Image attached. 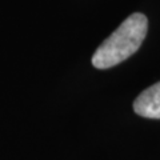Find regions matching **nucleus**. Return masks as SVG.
I'll return each instance as SVG.
<instances>
[{
  "mask_svg": "<svg viewBox=\"0 0 160 160\" xmlns=\"http://www.w3.org/2000/svg\"><path fill=\"white\" fill-rule=\"evenodd\" d=\"M133 111L142 118L160 119V82L144 89L135 99Z\"/></svg>",
  "mask_w": 160,
  "mask_h": 160,
  "instance_id": "nucleus-2",
  "label": "nucleus"
},
{
  "mask_svg": "<svg viewBox=\"0 0 160 160\" xmlns=\"http://www.w3.org/2000/svg\"><path fill=\"white\" fill-rule=\"evenodd\" d=\"M148 31L146 15L132 13L98 47L92 56V66L98 69L115 67L131 58L142 47Z\"/></svg>",
  "mask_w": 160,
  "mask_h": 160,
  "instance_id": "nucleus-1",
  "label": "nucleus"
}]
</instances>
